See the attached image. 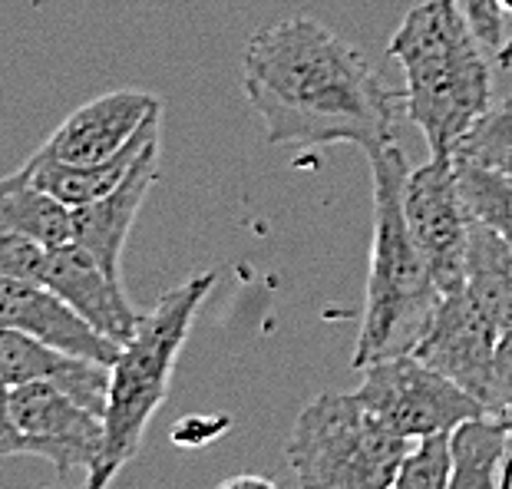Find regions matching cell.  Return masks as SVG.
<instances>
[{"mask_svg":"<svg viewBox=\"0 0 512 489\" xmlns=\"http://www.w3.org/2000/svg\"><path fill=\"white\" fill-rule=\"evenodd\" d=\"M43 252L30 238L0 228V281H40Z\"/></svg>","mask_w":512,"mask_h":489,"instance_id":"7402d4cb","label":"cell"},{"mask_svg":"<svg viewBox=\"0 0 512 489\" xmlns=\"http://www.w3.org/2000/svg\"><path fill=\"white\" fill-rule=\"evenodd\" d=\"M159 129H162V106L146 119V126L133 136V143L113 159L90 162V166H70V162H53V159H43L34 152V156H30L17 172L27 182L40 186L43 192H50L53 199H60L63 205L80 209V205H90L96 199H103L106 192H113L119 182L126 179V172L133 169V162L139 159V152H143L146 139L152 133H159Z\"/></svg>","mask_w":512,"mask_h":489,"instance_id":"9a60e30c","label":"cell"},{"mask_svg":"<svg viewBox=\"0 0 512 489\" xmlns=\"http://www.w3.org/2000/svg\"><path fill=\"white\" fill-rule=\"evenodd\" d=\"M10 394L14 387H7L0 380V453L4 456H20V433H17V423H14V404H10Z\"/></svg>","mask_w":512,"mask_h":489,"instance_id":"d4e9b609","label":"cell"},{"mask_svg":"<svg viewBox=\"0 0 512 489\" xmlns=\"http://www.w3.org/2000/svg\"><path fill=\"white\" fill-rule=\"evenodd\" d=\"M403 219L440 295L460 291L466 285V248H470L473 219L460 192L456 159H430L407 172Z\"/></svg>","mask_w":512,"mask_h":489,"instance_id":"52a82bcc","label":"cell"},{"mask_svg":"<svg viewBox=\"0 0 512 489\" xmlns=\"http://www.w3.org/2000/svg\"><path fill=\"white\" fill-rule=\"evenodd\" d=\"M20 450L47 460L60 476L73 470L90 473L103 453V417L76 404L63 390L50 384H20L10 394Z\"/></svg>","mask_w":512,"mask_h":489,"instance_id":"9c48e42d","label":"cell"},{"mask_svg":"<svg viewBox=\"0 0 512 489\" xmlns=\"http://www.w3.org/2000/svg\"><path fill=\"white\" fill-rule=\"evenodd\" d=\"M499 7H503V14H512V0H496Z\"/></svg>","mask_w":512,"mask_h":489,"instance_id":"4dcf8cb0","label":"cell"},{"mask_svg":"<svg viewBox=\"0 0 512 489\" xmlns=\"http://www.w3.org/2000/svg\"><path fill=\"white\" fill-rule=\"evenodd\" d=\"M0 328L30 334L34 341L57 347L63 354L113 367L119 344L86 324L57 291L43 281H0Z\"/></svg>","mask_w":512,"mask_h":489,"instance_id":"8fae6325","label":"cell"},{"mask_svg":"<svg viewBox=\"0 0 512 489\" xmlns=\"http://www.w3.org/2000/svg\"><path fill=\"white\" fill-rule=\"evenodd\" d=\"M456 156L479 162V166H496L512 156V96L499 106H489V113L470 129Z\"/></svg>","mask_w":512,"mask_h":489,"instance_id":"44dd1931","label":"cell"},{"mask_svg":"<svg viewBox=\"0 0 512 489\" xmlns=\"http://www.w3.org/2000/svg\"><path fill=\"white\" fill-rule=\"evenodd\" d=\"M466 291L499 331L512 328V248L483 222H470Z\"/></svg>","mask_w":512,"mask_h":489,"instance_id":"ac0fdd59","label":"cell"},{"mask_svg":"<svg viewBox=\"0 0 512 489\" xmlns=\"http://www.w3.org/2000/svg\"><path fill=\"white\" fill-rule=\"evenodd\" d=\"M0 228L24 235L40 248H57L73 242V209L20 172H10L0 179Z\"/></svg>","mask_w":512,"mask_h":489,"instance_id":"2e32d148","label":"cell"},{"mask_svg":"<svg viewBox=\"0 0 512 489\" xmlns=\"http://www.w3.org/2000/svg\"><path fill=\"white\" fill-rule=\"evenodd\" d=\"M407 159L397 143L370 152V179H374V242H370V275L361 331H357L351 367L410 354L427 328L440 288L433 281L420 248L413 245L403 219V182Z\"/></svg>","mask_w":512,"mask_h":489,"instance_id":"3957f363","label":"cell"},{"mask_svg":"<svg viewBox=\"0 0 512 489\" xmlns=\"http://www.w3.org/2000/svg\"><path fill=\"white\" fill-rule=\"evenodd\" d=\"M493 417L503 423V430L509 433V443H512V384L503 390V397H499V407H496Z\"/></svg>","mask_w":512,"mask_h":489,"instance_id":"83f0119b","label":"cell"},{"mask_svg":"<svg viewBox=\"0 0 512 489\" xmlns=\"http://www.w3.org/2000/svg\"><path fill=\"white\" fill-rule=\"evenodd\" d=\"M0 380L7 387L50 384L100 417L106 414V400H110V367L106 364L63 354L57 347H47L30 334L10 328H0Z\"/></svg>","mask_w":512,"mask_h":489,"instance_id":"5bb4252c","label":"cell"},{"mask_svg":"<svg viewBox=\"0 0 512 489\" xmlns=\"http://www.w3.org/2000/svg\"><path fill=\"white\" fill-rule=\"evenodd\" d=\"M410 447L354 394H318L294 420L285 453L298 489H390Z\"/></svg>","mask_w":512,"mask_h":489,"instance_id":"5b68a950","label":"cell"},{"mask_svg":"<svg viewBox=\"0 0 512 489\" xmlns=\"http://www.w3.org/2000/svg\"><path fill=\"white\" fill-rule=\"evenodd\" d=\"M0 460H4V453H0Z\"/></svg>","mask_w":512,"mask_h":489,"instance_id":"d6a6232c","label":"cell"},{"mask_svg":"<svg viewBox=\"0 0 512 489\" xmlns=\"http://www.w3.org/2000/svg\"><path fill=\"white\" fill-rule=\"evenodd\" d=\"M40 281L70 304L86 324H93L103 338L123 347L133 338L143 314L133 311L123 281L110 278L76 242L47 248L40 265Z\"/></svg>","mask_w":512,"mask_h":489,"instance_id":"7c38bea8","label":"cell"},{"mask_svg":"<svg viewBox=\"0 0 512 489\" xmlns=\"http://www.w3.org/2000/svg\"><path fill=\"white\" fill-rule=\"evenodd\" d=\"M225 417L212 420V417H192V420H182L176 423V430H172V440L176 443H185V447H202V443H209L212 437H219L225 430Z\"/></svg>","mask_w":512,"mask_h":489,"instance_id":"cb8c5ba5","label":"cell"},{"mask_svg":"<svg viewBox=\"0 0 512 489\" xmlns=\"http://www.w3.org/2000/svg\"><path fill=\"white\" fill-rule=\"evenodd\" d=\"M50 489H63V486H50Z\"/></svg>","mask_w":512,"mask_h":489,"instance_id":"1f68e13d","label":"cell"},{"mask_svg":"<svg viewBox=\"0 0 512 489\" xmlns=\"http://www.w3.org/2000/svg\"><path fill=\"white\" fill-rule=\"evenodd\" d=\"M159 133H152L146 139L133 169L126 172V179L113 192H106L103 199H96L90 205L73 209V242L116 281H123L119 278V265H123L126 238L133 232L136 215L143 209L152 182L159 176V149H162Z\"/></svg>","mask_w":512,"mask_h":489,"instance_id":"4fadbf2b","label":"cell"},{"mask_svg":"<svg viewBox=\"0 0 512 489\" xmlns=\"http://www.w3.org/2000/svg\"><path fill=\"white\" fill-rule=\"evenodd\" d=\"M361 374V387L354 390V397L380 423L407 440L453 433L466 420L486 417V407L473 394H466L460 384H453L450 377L433 371L413 354L374 361Z\"/></svg>","mask_w":512,"mask_h":489,"instance_id":"8992f818","label":"cell"},{"mask_svg":"<svg viewBox=\"0 0 512 489\" xmlns=\"http://www.w3.org/2000/svg\"><path fill=\"white\" fill-rule=\"evenodd\" d=\"M215 271H202L159 295L156 308L143 314L110 367V400L103 414V453L90 466L83 489H110L126 463L136 460L152 417L166 404L179 354L195 324L202 301L212 295Z\"/></svg>","mask_w":512,"mask_h":489,"instance_id":"277c9868","label":"cell"},{"mask_svg":"<svg viewBox=\"0 0 512 489\" xmlns=\"http://www.w3.org/2000/svg\"><path fill=\"white\" fill-rule=\"evenodd\" d=\"M496 380H499V397H503V390L512 384V328H506L496 341ZM496 407H499V400H496Z\"/></svg>","mask_w":512,"mask_h":489,"instance_id":"484cf974","label":"cell"},{"mask_svg":"<svg viewBox=\"0 0 512 489\" xmlns=\"http://www.w3.org/2000/svg\"><path fill=\"white\" fill-rule=\"evenodd\" d=\"M453 159L470 219L489 225L512 248V179L493 166H479V162L460 156Z\"/></svg>","mask_w":512,"mask_h":489,"instance_id":"d6986e66","label":"cell"},{"mask_svg":"<svg viewBox=\"0 0 512 489\" xmlns=\"http://www.w3.org/2000/svg\"><path fill=\"white\" fill-rule=\"evenodd\" d=\"M222 489H281L275 480H268V476H255V473H245V476H232Z\"/></svg>","mask_w":512,"mask_h":489,"instance_id":"4316f807","label":"cell"},{"mask_svg":"<svg viewBox=\"0 0 512 489\" xmlns=\"http://www.w3.org/2000/svg\"><path fill=\"white\" fill-rule=\"evenodd\" d=\"M387 53L403 70V110L427 139L430 159H453L493 106V73L460 4L423 0L410 7Z\"/></svg>","mask_w":512,"mask_h":489,"instance_id":"7a4b0ae2","label":"cell"},{"mask_svg":"<svg viewBox=\"0 0 512 489\" xmlns=\"http://www.w3.org/2000/svg\"><path fill=\"white\" fill-rule=\"evenodd\" d=\"M450 433L413 440L390 489H446L450 486Z\"/></svg>","mask_w":512,"mask_h":489,"instance_id":"ffe728a7","label":"cell"},{"mask_svg":"<svg viewBox=\"0 0 512 489\" xmlns=\"http://www.w3.org/2000/svg\"><path fill=\"white\" fill-rule=\"evenodd\" d=\"M159 96L143 90H113L96 100L83 103L47 136V143L37 149V156L70 166H90L119 156L146 119L159 110Z\"/></svg>","mask_w":512,"mask_h":489,"instance_id":"30bf717a","label":"cell"},{"mask_svg":"<svg viewBox=\"0 0 512 489\" xmlns=\"http://www.w3.org/2000/svg\"><path fill=\"white\" fill-rule=\"evenodd\" d=\"M509 489H512V480H509Z\"/></svg>","mask_w":512,"mask_h":489,"instance_id":"836d02e7","label":"cell"},{"mask_svg":"<svg viewBox=\"0 0 512 489\" xmlns=\"http://www.w3.org/2000/svg\"><path fill=\"white\" fill-rule=\"evenodd\" d=\"M493 169H499V172H503V176H509V179H512V156H506L503 162H496Z\"/></svg>","mask_w":512,"mask_h":489,"instance_id":"f546056e","label":"cell"},{"mask_svg":"<svg viewBox=\"0 0 512 489\" xmlns=\"http://www.w3.org/2000/svg\"><path fill=\"white\" fill-rule=\"evenodd\" d=\"M499 334L503 331L479 311V304L463 285L460 291L440 295L427 328H423L420 341L410 354L420 357L423 364H430L443 377H450L453 384H460L493 417L499 400V380H496Z\"/></svg>","mask_w":512,"mask_h":489,"instance_id":"ba28073f","label":"cell"},{"mask_svg":"<svg viewBox=\"0 0 512 489\" xmlns=\"http://www.w3.org/2000/svg\"><path fill=\"white\" fill-rule=\"evenodd\" d=\"M496 60H499V67H512V37L503 43V47H499Z\"/></svg>","mask_w":512,"mask_h":489,"instance_id":"f1b7e54d","label":"cell"},{"mask_svg":"<svg viewBox=\"0 0 512 489\" xmlns=\"http://www.w3.org/2000/svg\"><path fill=\"white\" fill-rule=\"evenodd\" d=\"M450 486L446 489H503L509 433L496 417H473L450 433Z\"/></svg>","mask_w":512,"mask_h":489,"instance_id":"e0dca14e","label":"cell"},{"mask_svg":"<svg viewBox=\"0 0 512 489\" xmlns=\"http://www.w3.org/2000/svg\"><path fill=\"white\" fill-rule=\"evenodd\" d=\"M460 10L470 20L473 34L483 43V50L499 53V47L506 43V27H503V7L496 0H456Z\"/></svg>","mask_w":512,"mask_h":489,"instance_id":"603a6c76","label":"cell"},{"mask_svg":"<svg viewBox=\"0 0 512 489\" xmlns=\"http://www.w3.org/2000/svg\"><path fill=\"white\" fill-rule=\"evenodd\" d=\"M242 86L271 146L351 143L370 156L394 143L403 90L311 17L258 27L242 57Z\"/></svg>","mask_w":512,"mask_h":489,"instance_id":"6da1fadb","label":"cell"}]
</instances>
